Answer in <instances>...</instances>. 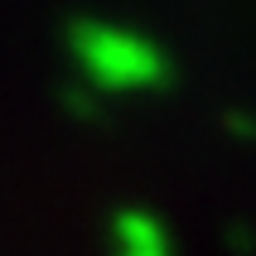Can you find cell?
<instances>
[{"mask_svg": "<svg viewBox=\"0 0 256 256\" xmlns=\"http://www.w3.org/2000/svg\"><path fill=\"white\" fill-rule=\"evenodd\" d=\"M68 48L82 63L92 87H155L170 78V63L145 34L116 24H97V20H72L68 24Z\"/></svg>", "mask_w": 256, "mask_h": 256, "instance_id": "1", "label": "cell"}, {"mask_svg": "<svg viewBox=\"0 0 256 256\" xmlns=\"http://www.w3.org/2000/svg\"><path fill=\"white\" fill-rule=\"evenodd\" d=\"M116 242H121V256H170L164 228L145 213H121L116 218Z\"/></svg>", "mask_w": 256, "mask_h": 256, "instance_id": "2", "label": "cell"}, {"mask_svg": "<svg viewBox=\"0 0 256 256\" xmlns=\"http://www.w3.org/2000/svg\"><path fill=\"white\" fill-rule=\"evenodd\" d=\"M63 102H68L78 116H92V112H97V97H92V92H82V87H68V92H63Z\"/></svg>", "mask_w": 256, "mask_h": 256, "instance_id": "3", "label": "cell"}]
</instances>
